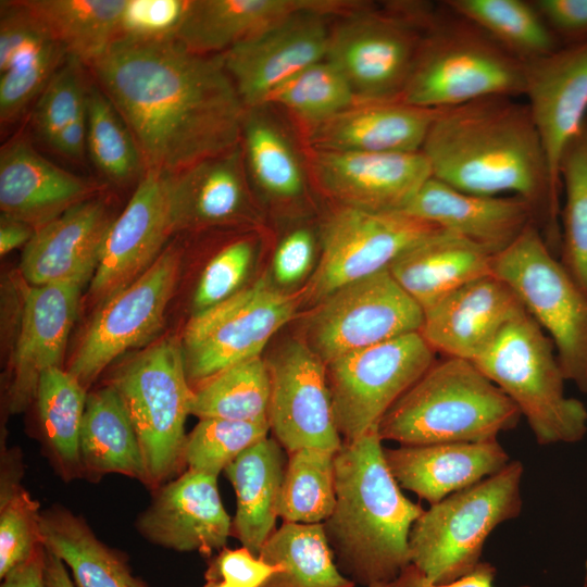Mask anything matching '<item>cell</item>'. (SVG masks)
<instances>
[{
	"label": "cell",
	"instance_id": "6da1fadb",
	"mask_svg": "<svg viewBox=\"0 0 587 587\" xmlns=\"http://www.w3.org/2000/svg\"><path fill=\"white\" fill-rule=\"evenodd\" d=\"M88 68L147 170L176 174L240 142L246 108L221 54L191 52L176 39L117 40Z\"/></svg>",
	"mask_w": 587,
	"mask_h": 587
},
{
	"label": "cell",
	"instance_id": "7a4b0ae2",
	"mask_svg": "<svg viewBox=\"0 0 587 587\" xmlns=\"http://www.w3.org/2000/svg\"><path fill=\"white\" fill-rule=\"evenodd\" d=\"M492 96L444 109L422 148L432 176L458 190L525 199L536 225L560 252L559 196L527 104Z\"/></svg>",
	"mask_w": 587,
	"mask_h": 587
},
{
	"label": "cell",
	"instance_id": "3957f363",
	"mask_svg": "<svg viewBox=\"0 0 587 587\" xmlns=\"http://www.w3.org/2000/svg\"><path fill=\"white\" fill-rule=\"evenodd\" d=\"M377 427L335 453V504L323 522L340 573L354 584H391L411 564L409 537L424 509L407 498L385 459Z\"/></svg>",
	"mask_w": 587,
	"mask_h": 587
},
{
	"label": "cell",
	"instance_id": "277c9868",
	"mask_svg": "<svg viewBox=\"0 0 587 587\" xmlns=\"http://www.w3.org/2000/svg\"><path fill=\"white\" fill-rule=\"evenodd\" d=\"M513 401L469 360L447 358L433 365L387 411L380 439L400 446L479 442L514 428Z\"/></svg>",
	"mask_w": 587,
	"mask_h": 587
},
{
	"label": "cell",
	"instance_id": "5b68a950",
	"mask_svg": "<svg viewBox=\"0 0 587 587\" xmlns=\"http://www.w3.org/2000/svg\"><path fill=\"white\" fill-rule=\"evenodd\" d=\"M430 13L410 77L398 100L434 110L524 91V62L453 13Z\"/></svg>",
	"mask_w": 587,
	"mask_h": 587
},
{
	"label": "cell",
	"instance_id": "8992f818",
	"mask_svg": "<svg viewBox=\"0 0 587 587\" xmlns=\"http://www.w3.org/2000/svg\"><path fill=\"white\" fill-rule=\"evenodd\" d=\"M472 362L513 401L539 445L574 444L587 434V409L565 396L552 340L525 309Z\"/></svg>",
	"mask_w": 587,
	"mask_h": 587
},
{
	"label": "cell",
	"instance_id": "52a82bcc",
	"mask_svg": "<svg viewBox=\"0 0 587 587\" xmlns=\"http://www.w3.org/2000/svg\"><path fill=\"white\" fill-rule=\"evenodd\" d=\"M520 461L424 510L410 537L411 564L436 584L454 582L480 563L484 545L500 524L522 511Z\"/></svg>",
	"mask_w": 587,
	"mask_h": 587
},
{
	"label": "cell",
	"instance_id": "ba28073f",
	"mask_svg": "<svg viewBox=\"0 0 587 587\" xmlns=\"http://www.w3.org/2000/svg\"><path fill=\"white\" fill-rule=\"evenodd\" d=\"M135 427L146 467V485L158 488L184 466L190 415V387L180 342L162 339L148 347L112 375Z\"/></svg>",
	"mask_w": 587,
	"mask_h": 587
},
{
	"label": "cell",
	"instance_id": "9c48e42d",
	"mask_svg": "<svg viewBox=\"0 0 587 587\" xmlns=\"http://www.w3.org/2000/svg\"><path fill=\"white\" fill-rule=\"evenodd\" d=\"M494 274L514 290L526 312L548 334L565 380L587 394V292L535 223L496 255Z\"/></svg>",
	"mask_w": 587,
	"mask_h": 587
},
{
	"label": "cell",
	"instance_id": "30bf717a",
	"mask_svg": "<svg viewBox=\"0 0 587 587\" xmlns=\"http://www.w3.org/2000/svg\"><path fill=\"white\" fill-rule=\"evenodd\" d=\"M413 4L373 11L362 4L330 29L326 59L358 102L398 100L412 72L423 23Z\"/></svg>",
	"mask_w": 587,
	"mask_h": 587
},
{
	"label": "cell",
	"instance_id": "8fae6325",
	"mask_svg": "<svg viewBox=\"0 0 587 587\" xmlns=\"http://www.w3.org/2000/svg\"><path fill=\"white\" fill-rule=\"evenodd\" d=\"M298 304L296 296L260 279L197 312L187 323L180 342L190 387L260 357L270 339L295 316Z\"/></svg>",
	"mask_w": 587,
	"mask_h": 587
},
{
	"label": "cell",
	"instance_id": "7c38bea8",
	"mask_svg": "<svg viewBox=\"0 0 587 587\" xmlns=\"http://www.w3.org/2000/svg\"><path fill=\"white\" fill-rule=\"evenodd\" d=\"M421 305L388 268L325 297L304 322L302 339L325 364L350 352L420 332Z\"/></svg>",
	"mask_w": 587,
	"mask_h": 587
},
{
	"label": "cell",
	"instance_id": "4fadbf2b",
	"mask_svg": "<svg viewBox=\"0 0 587 587\" xmlns=\"http://www.w3.org/2000/svg\"><path fill=\"white\" fill-rule=\"evenodd\" d=\"M435 353L416 332L326 364L334 417L342 440L376 428L395 402L433 365Z\"/></svg>",
	"mask_w": 587,
	"mask_h": 587
},
{
	"label": "cell",
	"instance_id": "5bb4252c",
	"mask_svg": "<svg viewBox=\"0 0 587 587\" xmlns=\"http://www.w3.org/2000/svg\"><path fill=\"white\" fill-rule=\"evenodd\" d=\"M440 227L403 211L344 205L321 229V259L304 290L320 302L336 289L382 270Z\"/></svg>",
	"mask_w": 587,
	"mask_h": 587
},
{
	"label": "cell",
	"instance_id": "9a60e30c",
	"mask_svg": "<svg viewBox=\"0 0 587 587\" xmlns=\"http://www.w3.org/2000/svg\"><path fill=\"white\" fill-rule=\"evenodd\" d=\"M179 265V249L168 246L143 274L101 304L67 369L86 390L116 358L160 332Z\"/></svg>",
	"mask_w": 587,
	"mask_h": 587
},
{
	"label": "cell",
	"instance_id": "2e32d148",
	"mask_svg": "<svg viewBox=\"0 0 587 587\" xmlns=\"http://www.w3.org/2000/svg\"><path fill=\"white\" fill-rule=\"evenodd\" d=\"M271 382L270 433L287 453L302 448L337 451L338 433L326 364L300 339L288 340L265 360Z\"/></svg>",
	"mask_w": 587,
	"mask_h": 587
},
{
	"label": "cell",
	"instance_id": "e0dca14e",
	"mask_svg": "<svg viewBox=\"0 0 587 587\" xmlns=\"http://www.w3.org/2000/svg\"><path fill=\"white\" fill-rule=\"evenodd\" d=\"M173 174L149 168L110 226L89 295L105 302L132 284L160 257L175 232Z\"/></svg>",
	"mask_w": 587,
	"mask_h": 587
},
{
	"label": "cell",
	"instance_id": "ac0fdd59",
	"mask_svg": "<svg viewBox=\"0 0 587 587\" xmlns=\"http://www.w3.org/2000/svg\"><path fill=\"white\" fill-rule=\"evenodd\" d=\"M327 15L321 10L297 12L221 54L246 109L265 105L277 87L326 59Z\"/></svg>",
	"mask_w": 587,
	"mask_h": 587
},
{
	"label": "cell",
	"instance_id": "d6986e66",
	"mask_svg": "<svg viewBox=\"0 0 587 587\" xmlns=\"http://www.w3.org/2000/svg\"><path fill=\"white\" fill-rule=\"evenodd\" d=\"M523 95L560 196L562 157L587 121V39L525 62Z\"/></svg>",
	"mask_w": 587,
	"mask_h": 587
},
{
	"label": "cell",
	"instance_id": "ffe728a7",
	"mask_svg": "<svg viewBox=\"0 0 587 587\" xmlns=\"http://www.w3.org/2000/svg\"><path fill=\"white\" fill-rule=\"evenodd\" d=\"M309 167L320 186L344 205L401 211L432 177L420 152H353L309 148Z\"/></svg>",
	"mask_w": 587,
	"mask_h": 587
},
{
	"label": "cell",
	"instance_id": "44dd1931",
	"mask_svg": "<svg viewBox=\"0 0 587 587\" xmlns=\"http://www.w3.org/2000/svg\"><path fill=\"white\" fill-rule=\"evenodd\" d=\"M232 525L217 476L189 469L158 487L136 522L138 532L158 546L207 555L226 548Z\"/></svg>",
	"mask_w": 587,
	"mask_h": 587
},
{
	"label": "cell",
	"instance_id": "7402d4cb",
	"mask_svg": "<svg viewBox=\"0 0 587 587\" xmlns=\"http://www.w3.org/2000/svg\"><path fill=\"white\" fill-rule=\"evenodd\" d=\"M115 216L102 193L38 228L24 247L20 271L28 286L91 282Z\"/></svg>",
	"mask_w": 587,
	"mask_h": 587
},
{
	"label": "cell",
	"instance_id": "603a6c76",
	"mask_svg": "<svg viewBox=\"0 0 587 587\" xmlns=\"http://www.w3.org/2000/svg\"><path fill=\"white\" fill-rule=\"evenodd\" d=\"M82 286H28L23 300L20 332L8 387V408L20 413L35 401L42 373L60 367L76 319Z\"/></svg>",
	"mask_w": 587,
	"mask_h": 587
},
{
	"label": "cell",
	"instance_id": "cb8c5ba5",
	"mask_svg": "<svg viewBox=\"0 0 587 587\" xmlns=\"http://www.w3.org/2000/svg\"><path fill=\"white\" fill-rule=\"evenodd\" d=\"M523 310L514 290L492 273L426 309L420 334L435 352L473 361Z\"/></svg>",
	"mask_w": 587,
	"mask_h": 587
},
{
	"label": "cell",
	"instance_id": "d4e9b609",
	"mask_svg": "<svg viewBox=\"0 0 587 587\" xmlns=\"http://www.w3.org/2000/svg\"><path fill=\"white\" fill-rule=\"evenodd\" d=\"M105 184L71 173L41 155L24 137L0 152L1 214L36 230L104 190Z\"/></svg>",
	"mask_w": 587,
	"mask_h": 587
},
{
	"label": "cell",
	"instance_id": "484cf974",
	"mask_svg": "<svg viewBox=\"0 0 587 587\" xmlns=\"http://www.w3.org/2000/svg\"><path fill=\"white\" fill-rule=\"evenodd\" d=\"M70 55L22 0L0 5V122L18 121Z\"/></svg>",
	"mask_w": 587,
	"mask_h": 587
},
{
	"label": "cell",
	"instance_id": "4316f807",
	"mask_svg": "<svg viewBox=\"0 0 587 587\" xmlns=\"http://www.w3.org/2000/svg\"><path fill=\"white\" fill-rule=\"evenodd\" d=\"M498 254L532 224V205L519 196H483L458 190L433 176L401 210Z\"/></svg>",
	"mask_w": 587,
	"mask_h": 587
},
{
	"label": "cell",
	"instance_id": "83f0119b",
	"mask_svg": "<svg viewBox=\"0 0 587 587\" xmlns=\"http://www.w3.org/2000/svg\"><path fill=\"white\" fill-rule=\"evenodd\" d=\"M398 483L429 505L497 473L511 460L498 439L384 448Z\"/></svg>",
	"mask_w": 587,
	"mask_h": 587
},
{
	"label": "cell",
	"instance_id": "f1b7e54d",
	"mask_svg": "<svg viewBox=\"0 0 587 587\" xmlns=\"http://www.w3.org/2000/svg\"><path fill=\"white\" fill-rule=\"evenodd\" d=\"M441 110L401 100L358 102L310 127L309 148L353 152H420Z\"/></svg>",
	"mask_w": 587,
	"mask_h": 587
},
{
	"label": "cell",
	"instance_id": "f546056e",
	"mask_svg": "<svg viewBox=\"0 0 587 587\" xmlns=\"http://www.w3.org/2000/svg\"><path fill=\"white\" fill-rule=\"evenodd\" d=\"M354 1L189 0L175 39L187 50L216 55L304 10L345 14Z\"/></svg>",
	"mask_w": 587,
	"mask_h": 587
},
{
	"label": "cell",
	"instance_id": "4dcf8cb0",
	"mask_svg": "<svg viewBox=\"0 0 587 587\" xmlns=\"http://www.w3.org/2000/svg\"><path fill=\"white\" fill-rule=\"evenodd\" d=\"M240 142L172 176L175 232L233 225L253 217Z\"/></svg>",
	"mask_w": 587,
	"mask_h": 587
},
{
	"label": "cell",
	"instance_id": "1f68e13d",
	"mask_svg": "<svg viewBox=\"0 0 587 587\" xmlns=\"http://www.w3.org/2000/svg\"><path fill=\"white\" fill-rule=\"evenodd\" d=\"M495 258L487 249L439 228L402 252L388 270L425 311L461 286L492 274Z\"/></svg>",
	"mask_w": 587,
	"mask_h": 587
},
{
	"label": "cell",
	"instance_id": "d6a6232c",
	"mask_svg": "<svg viewBox=\"0 0 587 587\" xmlns=\"http://www.w3.org/2000/svg\"><path fill=\"white\" fill-rule=\"evenodd\" d=\"M287 459L279 442L266 437L224 470L236 494L232 535L255 555L276 529Z\"/></svg>",
	"mask_w": 587,
	"mask_h": 587
},
{
	"label": "cell",
	"instance_id": "836d02e7",
	"mask_svg": "<svg viewBox=\"0 0 587 587\" xmlns=\"http://www.w3.org/2000/svg\"><path fill=\"white\" fill-rule=\"evenodd\" d=\"M79 453L83 473L91 477L114 473L147 482L135 427L110 384L87 395Z\"/></svg>",
	"mask_w": 587,
	"mask_h": 587
},
{
	"label": "cell",
	"instance_id": "e575fe53",
	"mask_svg": "<svg viewBox=\"0 0 587 587\" xmlns=\"http://www.w3.org/2000/svg\"><path fill=\"white\" fill-rule=\"evenodd\" d=\"M42 544L71 570L76 587H149L132 574L124 554L110 548L66 508L41 512Z\"/></svg>",
	"mask_w": 587,
	"mask_h": 587
},
{
	"label": "cell",
	"instance_id": "d590c367",
	"mask_svg": "<svg viewBox=\"0 0 587 587\" xmlns=\"http://www.w3.org/2000/svg\"><path fill=\"white\" fill-rule=\"evenodd\" d=\"M266 109L243 114L240 145L247 175L268 197L292 201L305 191V168L290 136Z\"/></svg>",
	"mask_w": 587,
	"mask_h": 587
},
{
	"label": "cell",
	"instance_id": "8d00e7d4",
	"mask_svg": "<svg viewBox=\"0 0 587 587\" xmlns=\"http://www.w3.org/2000/svg\"><path fill=\"white\" fill-rule=\"evenodd\" d=\"M279 563L261 587H354L335 564L323 523L283 522L263 545L259 555Z\"/></svg>",
	"mask_w": 587,
	"mask_h": 587
},
{
	"label": "cell",
	"instance_id": "74e56055",
	"mask_svg": "<svg viewBox=\"0 0 587 587\" xmlns=\"http://www.w3.org/2000/svg\"><path fill=\"white\" fill-rule=\"evenodd\" d=\"M67 54L89 67L117 40L126 0H22Z\"/></svg>",
	"mask_w": 587,
	"mask_h": 587
},
{
	"label": "cell",
	"instance_id": "f35d334b",
	"mask_svg": "<svg viewBox=\"0 0 587 587\" xmlns=\"http://www.w3.org/2000/svg\"><path fill=\"white\" fill-rule=\"evenodd\" d=\"M87 390L67 370L51 367L39 379L36 404L49 455L65 478L83 475L80 430Z\"/></svg>",
	"mask_w": 587,
	"mask_h": 587
},
{
	"label": "cell",
	"instance_id": "ab89813d",
	"mask_svg": "<svg viewBox=\"0 0 587 587\" xmlns=\"http://www.w3.org/2000/svg\"><path fill=\"white\" fill-rule=\"evenodd\" d=\"M447 7L457 15L477 26L524 63L558 49L554 34L532 2L449 0Z\"/></svg>",
	"mask_w": 587,
	"mask_h": 587
},
{
	"label": "cell",
	"instance_id": "60d3db41",
	"mask_svg": "<svg viewBox=\"0 0 587 587\" xmlns=\"http://www.w3.org/2000/svg\"><path fill=\"white\" fill-rule=\"evenodd\" d=\"M192 391L190 414L199 420L267 422L271 382L261 355L227 367Z\"/></svg>",
	"mask_w": 587,
	"mask_h": 587
},
{
	"label": "cell",
	"instance_id": "b9f144b4",
	"mask_svg": "<svg viewBox=\"0 0 587 587\" xmlns=\"http://www.w3.org/2000/svg\"><path fill=\"white\" fill-rule=\"evenodd\" d=\"M87 150L97 171L111 184H138L147 172L130 129L97 84L90 85L87 98Z\"/></svg>",
	"mask_w": 587,
	"mask_h": 587
},
{
	"label": "cell",
	"instance_id": "7bdbcfd3",
	"mask_svg": "<svg viewBox=\"0 0 587 587\" xmlns=\"http://www.w3.org/2000/svg\"><path fill=\"white\" fill-rule=\"evenodd\" d=\"M336 451L302 448L288 453L279 517L299 524L323 523L335 504Z\"/></svg>",
	"mask_w": 587,
	"mask_h": 587
},
{
	"label": "cell",
	"instance_id": "ee69618b",
	"mask_svg": "<svg viewBox=\"0 0 587 587\" xmlns=\"http://www.w3.org/2000/svg\"><path fill=\"white\" fill-rule=\"evenodd\" d=\"M358 103L344 74L327 59L300 71L277 87L265 105H279L309 127Z\"/></svg>",
	"mask_w": 587,
	"mask_h": 587
},
{
	"label": "cell",
	"instance_id": "f6af8a7d",
	"mask_svg": "<svg viewBox=\"0 0 587 587\" xmlns=\"http://www.w3.org/2000/svg\"><path fill=\"white\" fill-rule=\"evenodd\" d=\"M560 180L565 190L560 261L587 292V121L562 157Z\"/></svg>",
	"mask_w": 587,
	"mask_h": 587
},
{
	"label": "cell",
	"instance_id": "bcb514c9",
	"mask_svg": "<svg viewBox=\"0 0 587 587\" xmlns=\"http://www.w3.org/2000/svg\"><path fill=\"white\" fill-rule=\"evenodd\" d=\"M268 422L200 419L187 435L184 464L218 476L245 450L268 437Z\"/></svg>",
	"mask_w": 587,
	"mask_h": 587
},
{
	"label": "cell",
	"instance_id": "7dc6e473",
	"mask_svg": "<svg viewBox=\"0 0 587 587\" xmlns=\"http://www.w3.org/2000/svg\"><path fill=\"white\" fill-rule=\"evenodd\" d=\"M0 577L24 563L42 544L39 503L15 478L2 474L0 492Z\"/></svg>",
	"mask_w": 587,
	"mask_h": 587
},
{
	"label": "cell",
	"instance_id": "c3c4849f",
	"mask_svg": "<svg viewBox=\"0 0 587 587\" xmlns=\"http://www.w3.org/2000/svg\"><path fill=\"white\" fill-rule=\"evenodd\" d=\"M84 65L68 57L47 84L34 108L33 122L49 146L66 125L87 113L88 84Z\"/></svg>",
	"mask_w": 587,
	"mask_h": 587
},
{
	"label": "cell",
	"instance_id": "681fc988",
	"mask_svg": "<svg viewBox=\"0 0 587 587\" xmlns=\"http://www.w3.org/2000/svg\"><path fill=\"white\" fill-rule=\"evenodd\" d=\"M253 254V242L242 238L226 245L209 261L195 291L196 313L225 301L240 290Z\"/></svg>",
	"mask_w": 587,
	"mask_h": 587
},
{
	"label": "cell",
	"instance_id": "f907efd6",
	"mask_svg": "<svg viewBox=\"0 0 587 587\" xmlns=\"http://www.w3.org/2000/svg\"><path fill=\"white\" fill-rule=\"evenodd\" d=\"M188 5L189 0H126L117 40L175 39Z\"/></svg>",
	"mask_w": 587,
	"mask_h": 587
},
{
	"label": "cell",
	"instance_id": "816d5d0a",
	"mask_svg": "<svg viewBox=\"0 0 587 587\" xmlns=\"http://www.w3.org/2000/svg\"><path fill=\"white\" fill-rule=\"evenodd\" d=\"M279 567V563L270 564L245 547L224 548L209 563L204 579L232 587H261Z\"/></svg>",
	"mask_w": 587,
	"mask_h": 587
},
{
	"label": "cell",
	"instance_id": "f5cc1de1",
	"mask_svg": "<svg viewBox=\"0 0 587 587\" xmlns=\"http://www.w3.org/2000/svg\"><path fill=\"white\" fill-rule=\"evenodd\" d=\"M315 239L311 230L290 232L278 245L273 259V274L277 283L287 286L303 278L312 267Z\"/></svg>",
	"mask_w": 587,
	"mask_h": 587
},
{
	"label": "cell",
	"instance_id": "db71d44e",
	"mask_svg": "<svg viewBox=\"0 0 587 587\" xmlns=\"http://www.w3.org/2000/svg\"><path fill=\"white\" fill-rule=\"evenodd\" d=\"M550 30L562 36L587 39V0L532 1Z\"/></svg>",
	"mask_w": 587,
	"mask_h": 587
},
{
	"label": "cell",
	"instance_id": "11a10c76",
	"mask_svg": "<svg viewBox=\"0 0 587 587\" xmlns=\"http://www.w3.org/2000/svg\"><path fill=\"white\" fill-rule=\"evenodd\" d=\"M495 575L496 569L491 564L480 562L473 572L454 582L436 584L429 580L416 566L409 564L390 584V587H495Z\"/></svg>",
	"mask_w": 587,
	"mask_h": 587
},
{
	"label": "cell",
	"instance_id": "9f6ffc18",
	"mask_svg": "<svg viewBox=\"0 0 587 587\" xmlns=\"http://www.w3.org/2000/svg\"><path fill=\"white\" fill-rule=\"evenodd\" d=\"M45 561L46 548L41 545L24 563L1 578L0 587H46Z\"/></svg>",
	"mask_w": 587,
	"mask_h": 587
},
{
	"label": "cell",
	"instance_id": "6f0895ef",
	"mask_svg": "<svg viewBox=\"0 0 587 587\" xmlns=\"http://www.w3.org/2000/svg\"><path fill=\"white\" fill-rule=\"evenodd\" d=\"M49 146L63 157L80 159L87 149V113L61 129Z\"/></svg>",
	"mask_w": 587,
	"mask_h": 587
},
{
	"label": "cell",
	"instance_id": "680465c9",
	"mask_svg": "<svg viewBox=\"0 0 587 587\" xmlns=\"http://www.w3.org/2000/svg\"><path fill=\"white\" fill-rule=\"evenodd\" d=\"M36 229L20 220L1 214L0 216V254H8L13 249L25 247Z\"/></svg>",
	"mask_w": 587,
	"mask_h": 587
},
{
	"label": "cell",
	"instance_id": "91938a15",
	"mask_svg": "<svg viewBox=\"0 0 587 587\" xmlns=\"http://www.w3.org/2000/svg\"><path fill=\"white\" fill-rule=\"evenodd\" d=\"M45 582L46 587H76L65 569V564L48 549H46Z\"/></svg>",
	"mask_w": 587,
	"mask_h": 587
},
{
	"label": "cell",
	"instance_id": "94428289",
	"mask_svg": "<svg viewBox=\"0 0 587 587\" xmlns=\"http://www.w3.org/2000/svg\"><path fill=\"white\" fill-rule=\"evenodd\" d=\"M204 587H232L224 582L205 583Z\"/></svg>",
	"mask_w": 587,
	"mask_h": 587
},
{
	"label": "cell",
	"instance_id": "6125c7cd",
	"mask_svg": "<svg viewBox=\"0 0 587 587\" xmlns=\"http://www.w3.org/2000/svg\"><path fill=\"white\" fill-rule=\"evenodd\" d=\"M375 587H390V584L389 585L375 586Z\"/></svg>",
	"mask_w": 587,
	"mask_h": 587
}]
</instances>
